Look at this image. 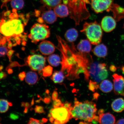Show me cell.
<instances>
[{"instance_id": "1", "label": "cell", "mask_w": 124, "mask_h": 124, "mask_svg": "<svg viewBox=\"0 0 124 124\" xmlns=\"http://www.w3.org/2000/svg\"><path fill=\"white\" fill-rule=\"evenodd\" d=\"M56 37L57 48L61 54V71L69 80L79 78L80 74L83 73L85 80L89 81L88 70L93 62L92 56L79 52L73 43L69 45L59 36Z\"/></svg>"}, {"instance_id": "2", "label": "cell", "mask_w": 124, "mask_h": 124, "mask_svg": "<svg viewBox=\"0 0 124 124\" xmlns=\"http://www.w3.org/2000/svg\"><path fill=\"white\" fill-rule=\"evenodd\" d=\"M17 10L13 9L12 11L8 10L3 12L0 19V33L8 42L14 38L16 43L28 22V18L23 14H18Z\"/></svg>"}, {"instance_id": "3", "label": "cell", "mask_w": 124, "mask_h": 124, "mask_svg": "<svg viewBox=\"0 0 124 124\" xmlns=\"http://www.w3.org/2000/svg\"><path fill=\"white\" fill-rule=\"evenodd\" d=\"M69 109L72 118L83 121L84 123L88 124L94 120L97 110L94 102L88 101L80 102L76 99L74 106Z\"/></svg>"}, {"instance_id": "4", "label": "cell", "mask_w": 124, "mask_h": 124, "mask_svg": "<svg viewBox=\"0 0 124 124\" xmlns=\"http://www.w3.org/2000/svg\"><path fill=\"white\" fill-rule=\"evenodd\" d=\"M80 31L85 34L92 45H97L101 41L103 35L102 28L96 21L85 22Z\"/></svg>"}, {"instance_id": "5", "label": "cell", "mask_w": 124, "mask_h": 124, "mask_svg": "<svg viewBox=\"0 0 124 124\" xmlns=\"http://www.w3.org/2000/svg\"><path fill=\"white\" fill-rule=\"evenodd\" d=\"M48 117L53 124H66L72 118L69 108L64 106L54 107L51 109Z\"/></svg>"}, {"instance_id": "6", "label": "cell", "mask_w": 124, "mask_h": 124, "mask_svg": "<svg viewBox=\"0 0 124 124\" xmlns=\"http://www.w3.org/2000/svg\"><path fill=\"white\" fill-rule=\"evenodd\" d=\"M89 77L91 80L97 83L104 80L108 76L106 65L105 63L93 62L88 70Z\"/></svg>"}, {"instance_id": "7", "label": "cell", "mask_w": 124, "mask_h": 124, "mask_svg": "<svg viewBox=\"0 0 124 124\" xmlns=\"http://www.w3.org/2000/svg\"><path fill=\"white\" fill-rule=\"evenodd\" d=\"M50 32L48 26L45 24L36 23L32 26L28 37L32 42L36 43L50 36Z\"/></svg>"}, {"instance_id": "8", "label": "cell", "mask_w": 124, "mask_h": 124, "mask_svg": "<svg viewBox=\"0 0 124 124\" xmlns=\"http://www.w3.org/2000/svg\"><path fill=\"white\" fill-rule=\"evenodd\" d=\"M27 62L31 70L40 73L45 66L46 58L41 55L35 54L29 56Z\"/></svg>"}, {"instance_id": "9", "label": "cell", "mask_w": 124, "mask_h": 124, "mask_svg": "<svg viewBox=\"0 0 124 124\" xmlns=\"http://www.w3.org/2000/svg\"><path fill=\"white\" fill-rule=\"evenodd\" d=\"M114 0H91V7L97 13H101L105 11L109 12Z\"/></svg>"}, {"instance_id": "10", "label": "cell", "mask_w": 124, "mask_h": 124, "mask_svg": "<svg viewBox=\"0 0 124 124\" xmlns=\"http://www.w3.org/2000/svg\"><path fill=\"white\" fill-rule=\"evenodd\" d=\"M112 77L115 93L124 97V77L117 74H113Z\"/></svg>"}, {"instance_id": "11", "label": "cell", "mask_w": 124, "mask_h": 124, "mask_svg": "<svg viewBox=\"0 0 124 124\" xmlns=\"http://www.w3.org/2000/svg\"><path fill=\"white\" fill-rule=\"evenodd\" d=\"M101 25L102 29L105 32H110L114 30L116 27V21L111 16H105L102 20Z\"/></svg>"}, {"instance_id": "12", "label": "cell", "mask_w": 124, "mask_h": 124, "mask_svg": "<svg viewBox=\"0 0 124 124\" xmlns=\"http://www.w3.org/2000/svg\"><path fill=\"white\" fill-rule=\"evenodd\" d=\"M104 111L103 109H100L98 111L99 123L100 124H115V117L111 113L109 112L104 113Z\"/></svg>"}, {"instance_id": "13", "label": "cell", "mask_w": 124, "mask_h": 124, "mask_svg": "<svg viewBox=\"0 0 124 124\" xmlns=\"http://www.w3.org/2000/svg\"><path fill=\"white\" fill-rule=\"evenodd\" d=\"M39 49L42 54L44 55H49L55 52V47L54 45L50 41H44L40 43Z\"/></svg>"}, {"instance_id": "14", "label": "cell", "mask_w": 124, "mask_h": 124, "mask_svg": "<svg viewBox=\"0 0 124 124\" xmlns=\"http://www.w3.org/2000/svg\"><path fill=\"white\" fill-rule=\"evenodd\" d=\"M113 12L114 19L118 21L124 18V8L118 5L113 3L109 9V11Z\"/></svg>"}, {"instance_id": "15", "label": "cell", "mask_w": 124, "mask_h": 124, "mask_svg": "<svg viewBox=\"0 0 124 124\" xmlns=\"http://www.w3.org/2000/svg\"><path fill=\"white\" fill-rule=\"evenodd\" d=\"M57 17L54 11L48 10L43 12L41 17L42 18L44 23L51 24L56 21Z\"/></svg>"}, {"instance_id": "16", "label": "cell", "mask_w": 124, "mask_h": 124, "mask_svg": "<svg viewBox=\"0 0 124 124\" xmlns=\"http://www.w3.org/2000/svg\"><path fill=\"white\" fill-rule=\"evenodd\" d=\"M54 11L57 16L60 18L66 17L69 15V9L64 4H59L54 8Z\"/></svg>"}, {"instance_id": "17", "label": "cell", "mask_w": 124, "mask_h": 124, "mask_svg": "<svg viewBox=\"0 0 124 124\" xmlns=\"http://www.w3.org/2000/svg\"><path fill=\"white\" fill-rule=\"evenodd\" d=\"M91 43L89 40H81L77 45V50L82 53L89 54L91 49Z\"/></svg>"}, {"instance_id": "18", "label": "cell", "mask_w": 124, "mask_h": 124, "mask_svg": "<svg viewBox=\"0 0 124 124\" xmlns=\"http://www.w3.org/2000/svg\"><path fill=\"white\" fill-rule=\"evenodd\" d=\"M108 51L107 46L103 44L97 45L93 50V52L96 56L103 58L107 55Z\"/></svg>"}, {"instance_id": "19", "label": "cell", "mask_w": 124, "mask_h": 124, "mask_svg": "<svg viewBox=\"0 0 124 124\" xmlns=\"http://www.w3.org/2000/svg\"><path fill=\"white\" fill-rule=\"evenodd\" d=\"M111 107L116 112L120 113L124 110V100L122 98L116 99L112 102Z\"/></svg>"}, {"instance_id": "20", "label": "cell", "mask_w": 124, "mask_h": 124, "mask_svg": "<svg viewBox=\"0 0 124 124\" xmlns=\"http://www.w3.org/2000/svg\"><path fill=\"white\" fill-rule=\"evenodd\" d=\"M78 36V32L76 29L72 28L66 31L64 37L69 42L72 43L77 40Z\"/></svg>"}, {"instance_id": "21", "label": "cell", "mask_w": 124, "mask_h": 124, "mask_svg": "<svg viewBox=\"0 0 124 124\" xmlns=\"http://www.w3.org/2000/svg\"><path fill=\"white\" fill-rule=\"evenodd\" d=\"M38 79V74L32 71L28 72L26 74L25 81L28 84L33 85L37 83Z\"/></svg>"}, {"instance_id": "22", "label": "cell", "mask_w": 124, "mask_h": 124, "mask_svg": "<svg viewBox=\"0 0 124 124\" xmlns=\"http://www.w3.org/2000/svg\"><path fill=\"white\" fill-rule=\"evenodd\" d=\"M114 85L111 81L108 80H104L100 83L99 87L101 91L105 93L111 92L113 89Z\"/></svg>"}, {"instance_id": "23", "label": "cell", "mask_w": 124, "mask_h": 124, "mask_svg": "<svg viewBox=\"0 0 124 124\" xmlns=\"http://www.w3.org/2000/svg\"><path fill=\"white\" fill-rule=\"evenodd\" d=\"M44 7L51 10L54 9L59 4H61L62 0H40Z\"/></svg>"}, {"instance_id": "24", "label": "cell", "mask_w": 124, "mask_h": 124, "mask_svg": "<svg viewBox=\"0 0 124 124\" xmlns=\"http://www.w3.org/2000/svg\"><path fill=\"white\" fill-rule=\"evenodd\" d=\"M48 62L51 65L54 67H57L61 63V58L57 54H51L47 58Z\"/></svg>"}, {"instance_id": "25", "label": "cell", "mask_w": 124, "mask_h": 124, "mask_svg": "<svg viewBox=\"0 0 124 124\" xmlns=\"http://www.w3.org/2000/svg\"><path fill=\"white\" fill-rule=\"evenodd\" d=\"M64 75L61 71H55L53 74L51 79L55 83H61L64 80Z\"/></svg>"}, {"instance_id": "26", "label": "cell", "mask_w": 124, "mask_h": 124, "mask_svg": "<svg viewBox=\"0 0 124 124\" xmlns=\"http://www.w3.org/2000/svg\"><path fill=\"white\" fill-rule=\"evenodd\" d=\"M10 5L13 9L21 10L24 7V0H10Z\"/></svg>"}, {"instance_id": "27", "label": "cell", "mask_w": 124, "mask_h": 124, "mask_svg": "<svg viewBox=\"0 0 124 124\" xmlns=\"http://www.w3.org/2000/svg\"><path fill=\"white\" fill-rule=\"evenodd\" d=\"M12 103L7 100L0 99V113H5L8 110L9 107L12 106Z\"/></svg>"}, {"instance_id": "28", "label": "cell", "mask_w": 124, "mask_h": 124, "mask_svg": "<svg viewBox=\"0 0 124 124\" xmlns=\"http://www.w3.org/2000/svg\"><path fill=\"white\" fill-rule=\"evenodd\" d=\"M53 71V69L52 66H47L43 68L42 70L43 76L47 77L50 76L52 75Z\"/></svg>"}, {"instance_id": "29", "label": "cell", "mask_w": 124, "mask_h": 124, "mask_svg": "<svg viewBox=\"0 0 124 124\" xmlns=\"http://www.w3.org/2000/svg\"><path fill=\"white\" fill-rule=\"evenodd\" d=\"M89 87L90 90L94 92L98 89L99 86L96 82L90 80Z\"/></svg>"}, {"instance_id": "30", "label": "cell", "mask_w": 124, "mask_h": 124, "mask_svg": "<svg viewBox=\"0 0 124 124\" xmlns=\"http://www.w3.org/2000/svg\"><path fill=\"white\" fill-rule=\"evenodd\" d=\"M8 48L4 46H0V57L7 55L8 52Z\"/></svg>"}, {"instance_id": "31", "label": "cell", "mask_w": 124, "mask_h": 124, "mask_svg": "<svg viewBox=\"0 0 124 124\" xmlns=\"http://www.w3.org/2000/svg\"><path fill=\"white\" fill-rule=\"evenodd\" d=\"M43 122L40 121L37 119L31 118L29 120L28 124H43Z\"/></svg>"}, {"instance_id": "32", "label": "cell", "mask_w": 124, "mask_h": 124, "mask_svg": "<svg viewBox=\"0 0 124 124\" xmlns=\"http://www.w3.org/2000/svg\"><path fill=\"white\" fill-rule=\"evenodd\" d=\"M35 112L39 114H42L44 112V108L40 106H36L35 108Z\"/></svg>"}, {"instance_id": "33", "label": "cell", "mask_w": 124, "mask_h": 124, "mask_svg": "<svg viewBox=\"0 0 124 124\" xmlns=\"http://www.w3.org/2000/svg\"><path fill=\"white\" fill-rule=\"evenodd\" d=\"M53 107H59L62 106H64V104L62 103L61 101L59 99H57V100L54 101Z\"/></svg>"}, {"instance_id": "34", "label": "cell", "mask_w": 124, "mask_h": 124, "mask_svg": "<svg viewBox=\"0 0 124 124\" xmlns=\"http://www.w3.org/2000/svg\"><path fill=\"white\" fill-rule=\"evenodd\" d=\"M26 74L25 72H23L20 73L18 75V77L21 81H23L24 80V79L26 77Z\"/></svg>"}, {"instance_id": "35", "label": "cell", "mask_w": 124, "mask_h": 124, "mask_svg": "<svg viewBox=\"0 0 124 124\" xmlns=\"http://www.w3.org/2000/svg\"><path fill=\"white\" fill-rule=\"evenodd\" d=\"M58 92L56 91H54L52 94V99L54 101L58 99Z\"/></svg>"}, {"instance_id": "36", "label": "cell", "mask_w": 124, "mask_h": 124, "mask_svg": "<svg viewBox=\"0 0 124 124\" xmlns=\"http://www.w3.org/2000/svg\"><path fill=\"white\" fill-rule=\"evenodd\" d=\"M11 118L13 120H16L18 118V116L15 114H11L10 116Z\"/></svg>"}, {"instance_id": "37", "label": "cell", "mask_w": 124, "mask_h": 124, "mask_svg": "<svg viewBox=\"0 0 124 124\" xmlns=\"http://www.w3.org/2000/svg\"><path fill=\"white\" fill-rule=\"evenodd\" d=\"M6 76V74L5 73L3 72H0V80L5 78Z\"/></svg>"}, {"instance_id": "38", "label": "cell", "mask_w": 124, "mask_h": 124, "mask_svg": "<svg viewBox=\"0 0 124 124\" xmlns=\"http://www.w3.org/2000/svg\"><path fill=\"white\" fill-rule=\"evenodd\" d=\"M116 67L114 65H111L110 66V70L111 71L113 72H115L116 70Z\"/></svg>"}, {"instance_id": "39", "label": "cell", "mask_w": 124, "mask_h": 124, "mask_svg": "<svg viewBox=\"0 0 124 124\" xmlns=\"http://www.w3.org/2000/svg\"><path fill=\"white\" fill-rule=\"evenodd\" d=\"M116 124H124V119H121L118 120Z\"/></svg>"}, {"instance_id": "40", "label": "cell", "mask_w": 124, "mask_h": 124, "mask_svg": "<svg viewBox=\"0 0 124 124\" xmlns=\"http://www.w3.org/2000/svg\"><path fill=\"white\" fill-rule=\"evenodd\" d=\"M71 104L70 103H69V102H66L64 104V106L65 107H66L68 108H70L71 106Z\"/></svg>"}, {"instance_id": "41", "label": "cell", "mask_w": 124, "mask_h": 124, "mask_svg": "<svg viewBox=\"0 0 124 124\" xmlns=\"http://www.w3.org/2000/svg\"><path fill=\"white\" fill-rule=\"evenodd\" d=\"M13 52L14 51L12 50H10L8 51L7 54V55H8V57L9 58H10V57L11 56L12 54H13Z\"/></svg>"}, {"instance_id": "42", "label": "cell", "mask_w": 124, "mask_h": 124, "mask_svg": "<svg viewBox=\"0 0 124 124\" xmlns=\"http://www.w3.org/2000/svg\"><path fill=\"white\" fill-rule=\"evenodd\" d=\"M99 96V94L98 93H95L94 94V98L96 99H97Z\"/></svg>"}, {"instance_id": "43", "label": "cell", "mask_w": 124, "mask_h": 124, "mask_svg": "<svg viewBox=\"0 0 124 124\" xmlns=\"http://www.w3.org/2000/svg\"><path fill=\"white\" fill-rule=\"evenodd\" d=\"M50 101V99L49 98H46L45 99L44 101L46 103H49Z\"/></svg>"}, {"instance_id": "44", "label": "cell", "mask_w": 124, "mask_h": 124, "mask_svg": "<svg viewBox=\"0 0 124 124\" xmlns=\"http://www.w3.org/2000/svg\"><path fill=\"white\" fill-rule=\"evenodd\" d=\"M1 35H0V41H1V40H2L3 38H4V37L2 39H1V37H0V36H1Z\"/></svg>"}, {"instance_id": "45", "label": "cell", "mask_w": 124, "mask_h": 124, "mask_svg": "<svg viewBox=\"0 0 124 124\" xmlns=\"http://www.w3.org/2000/svg\"><path fill=\"white\" fill-rule=\"evenodd\" d=\"M79 124H84V123L83 122H80Z\"/></svg>"}, {"instance_id": "46", "label": "cell", "mask_w": 124, "mask_h": 124, "mask_svg": "<svg viewBox=\"0 0 124 124\" xmlns=\"http://www.w3.org/2000/svg\"><path fill=\"white\" fill-rule=\"evenodd\" d=\"M122 71H123V72H124V66L122 68Z\"/></svg>"}, {"instance_id": "47", "label": "cell", "mask_w": 124, "mask_h": 124, "mask_svg": "<svg viewBox=\"0 0 124 124\" xmlns=\"http://www.w3.org/2000/svg\"></svg>"}]
</instances>
